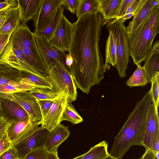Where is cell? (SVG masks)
<instances>
[{"label":"cell","mask_w":159,"mask_h":159,"mask_svg":"<svg viewBox=\"0 0 159 159\" xmlns=\"http://www.w3.org/2000/svg\"><path fill=\"white\" fill-rule=\"evenodd\" d=\"M104 22L102 15L97 10L82 16L75 24L69 51L73 62L69 70L76 88L88 94L100 83L107 69L99 47Z\"/></svg>","instance_id":"cell-1"},{"label":"cell","mask_w":159,"mask_h":159,"mask_svg":"<svg viewBox=\"0 0 159 159\" xmlns=\"http://www.w3.org/2000/svg\"><path fill=\"white\" fill-rule=\"evenodd\" d=\"M152 100L150 90L137 102L119 132L114 138L109 154L122 159L130 147L141 145L145 134L148 113Z\"/></svg>","instance_id":"cell-2"},{"label":"cell","mask_w":159,"mask_h":159,"mask_svg":"<svg viewBox=\"0 0 159 159\" xmlns=\"http://www.w3.org/2000/svg\"><path fill=\"white\" fill-rule=\"evenodd\" d=\"M159 33V5L152 11L142 24L127 36L129 56L137 66L145 61Z\"/></svg>","instance_id":"cell-3"},{"label":"cell","mask_w":159,"mask_h":159,"mask_svg":"<svg viewBox=\"0 0 159 159\" xmlns=\"http://www.w3.org/2000/svg\"><path fill=\"white\" fill-rule=\"evenodd\" d=\"M10 37L21 49L29 72L48 76V70L39 52L33 33L29 26L19 24Z\"/></svg>","instance_id":"cell-4"},{"label":"cell","mask_w":159,"mask_h":159,"mask_svg":"<svg viewBox=\"0 0 159 159\" xmlns=\"http://www.w3.org/2000/svg\"><path fill=\"white\" fill-rule=\"evenodd\" d=\"M35 88L28 79L22 78L20 70L0 61V93L12 94Z\"/></svg>","instance_id":"cell-5"},{"label":"cell","mask_w":159,"mask_h":159,"mask_svg":"<svg viewBox=\"0 0 159 159\" xmlns=\"http://www.w3.org/2000/svg\"><path fill=\"white\" fill-rule=\"evenodd\" d=\"M115 34L116 40V64L115 67L120 78L126 76L129 61V48L126 27L120 19L107 28Z\"/></svg>","instance_id":"cell-6"},{"label":"cell","mask_w":159,"mask_h":159,"mask_svg":"<svg viewBox=\"0 0 159 159\" xmlns=\"http://www.w3.org/2000/svg\"><path fill=\"white\" fill-rule=\"evenodd\" d=\"M48 77L50 80L53 89L60 92L66 86L68 88V102L75 101L77 97V88L71 75L66 65L58 62L48 70Z\"/></svg>","instance_id":"cell-7"},{"label":"cell","mask_w":159,"mask_h":159,"mask_svg":"<svg viewBox=\"0 0 159 159\" xmlns=\"http://www.w3.org/2000/svg\"><path fill=\"white\" fill-rule=\"evenodd\" d=\"M33 33L39 52L47 70L58 62L66 65L65 52L52 45L45 38L34 32Z\"/></svg>","instance_id":"cell-8"},{"label":"cell","mask_w":159,"mask_h":159,"mask_svg":"<svg viewBox=\"0 0 159 159\" xmlns=\"http://www.w3.org/2000/svg\"><path fill=\"white\" fill-rule=\"evenodd\" d=\"M0 96L15 101L25 111L31 121L42 123L43 118L38 101L29 91L12 94L0 93Z\"/></svg>","instance_id":"cell-9"},{"label":"cell","mask_w":159,"mask_h":159,"mask_svg":"<svg viewBox=\"0 0 159 159\" xmlns=\"http://www.w3.org/2000/svg\"><path fill=\"white\" fill-rule=\"evenodd\" d=\"M68 88L60 91L57 98L53 101L47 115L43 118L41 126L51 131L61 123L63 112L68 102Z\"/></svg>","instance_id":"cell-10"},{"label":"cell","mask_w":159,"mask_h":159,"mask_svg":"<svg viewBox=\"0 0 159 159\" xmlns=\"http://www.w3.org/2000/svg\"><path fill=\"white\" fill-rule=\"evenodd\" d=\"M75 24L70 22L63 14L53 36L49 42L63 52H69L73 36Z\"/></svg>","instance_id":"cell-11"},{"label":"cell","mask_w":159,"mask_h":159,"mask_svg":"<svg viewBox=\"0 0 159 159\" xmlns=\"http://www.w3.org/2000/svg\"><path fill=\"white\" fill-rule=\"evenodd\" d=\"M41 124L32 121L29 118L12 122L7 129L8 137L14 145H16L36 131Z\"/></svg>","instance_id":"cell-12"},{"label":"cell","mask_w":159,"mask_h":159,"mask_svg":"<svg viewBox=\"0 0 159 159\" xmlns=\"http://www.w3.org/2000/svg\"><path fill=\"white\" fill-rule=\"evenodd\" d=\"M0 61L7 63L20 70L29 72L21 49L10 37L8 43L0 55Z\"/></svg>","instance_id":"cell-13"},{"label":"cell","mask_w":159,"mask_h":159,"mask_svg":"<svg viewBox=\"0 0 159 159\" xmlns=\"http://www.w3.org/2000/svg\"><path fill=\"white\" fill-rule=\"evenodd\" d=\"M50 131L40 126L39 128L30 136L14 145L20 159H23L31 151L44 147Z\"/></svg>","instance_id":"cell-14"},{"label":"cell","mask_w":159,"mask_h":159,"mask_svg":"<svg viewBox=\"0 0 159 159\" xmlns=\"http://www.w3.org/2000/svg\"><path fill=\"white\" fill-rule=\"evenodd\" d=\"M159 5V0H138L133 18L126 27L127 36L134 32L142 24L151 12Z\"/></svg>","instance_id":"cell-15"},{"label":"cell","mask_w":159,"mask_h":159,"mask_svg":"<svg viewBox=\"0 0 159 159\" xmlns=\"http://www.w3.org/2000/svg\"><path fill=\"white\" fill-rule=\"evenodd\" d=\"M1 117L10 124L20 120L28 119L29 116L19 104L10 99L0 96Z\"/></svg>","instance_id":"cell-16"},{"label":"cell","mask_w":159,"mask_h":159,"mask_svg":"<svg viewBox=\"0 0 159 159\" xmlns=\"http://www.w3.org/2000/svg\"><path fill=\"white\" fill-rule=\"evenodd\" d=\"M63 2V0H43L39 10L32 19L34 31L46 25L58 7L62 5Z\"/></svg>","instance_id":"cell-17"},{"label":"cell","mask_w":159,"mask_h":159,"mask_svg":"<svg viewBox=\"0 0 159 159\" xmlns=\"http://www.w3.org/2000/svg\"><path fill=\"white\" fill-rule=\"evenodd\" d=\"M159 132V120L158 111L153 102L149 111L147 119L145 134L142 146L145 148L151 149L153 139Z\"/></svg>","instance_id":"cell-18"},{"label":"cell","mask_w":159,"mask_h":159,"mask_svg":"<svg viewBox=\"0 0 159 159\" xmlns=\"http://www.w3.org/2000/svg\"><path fill=\"white\" fill-rule=\"evenodd\" d=\"M70 133L68 126L60 123L50 131L44 146V148L48 152L57 151L59 146L66 140Z\"/></svg>","instance_id":"cell-19"},{"label":"cell","mask_w":159,"mask_h":159,"mask_svg":"<svg viewBox=\"0 0 159 159\" xmlns=\"http://www.w3.org/2000/svg\"><path fill=\"white\" fill-rule=\"evenodd\" d=\"M20 14V21L23 25L36 14L39 10L43 0H17Z\"/></svg>","instance_id":"cell-20"},{"label":"cell","mask_w":159,"mask_h":159,"mask_svg":"<svg viewBox=\"0 0 159 159\" xmlns=\"http://www.w3.org/2000/svg\"><path fill=\"white\" fill-rule=\"evenodd\" d=\"M147 74L148 82H151L152 78L159 73V42H155L147 57L143 66Z\"/></svg>","instance_id":"cell-21"},{"label":"cell","mask_w":159,"mask_h":159,"mask_svg":"<svg viewBox=\"0 0 159 159\" xmlns=\"http://www.w3.org/2000/svg\"><path fill=\"white\" fill-rule=\"evenodd\" d=\"M65 7L62 5L56 10L54 14L48 23L42 29L34 32L49 41L53 36L63 14Z\"/></svg>","instance_id":"cell-22"},{"label":"cell","mask_w":159,"mask_h":159,"mask_svg":"<svg viewBox=\"0 0 159 159\" xmlns=\"http://www.w3.org/2000/svg\"><path fill=\"white\" fill-rule=\"evenodd\" d=\"M98 10L103 15L104 25H106L114 17L122 0H97Z\"/></svg>","instance_id":"cell-23"},{"label":"cell","mask_w":159,"mask_h":159,"mask_svg":"<svg viewBox=\"0 0 159 159\" xmlns=\"http://www.w3.org/2000/svg\"><path fill=\"white\" fill-rule=\"evenodd\" d=\"M20 21L18 6L7 11V18L0 28V33L11 34L17 28Z\"/></svg>","instance_id":"cell-24"},{"label":"cell","mask_w":159,"mask_h":159,"mask_svg":"<svg viewBox=\"0 0 159 159\" xmlns=\"http://www.w3.org/2000/svg\"><path fill=\"white\" fill-rule=\"evenodd\" d=\"M109 31V35L106 41L105 51V65L107 69L110 67V65L115 67L116 64V40L114 34L110 30Z\"/></svg>","instance_id":"cell-25"},{"label":"cell","mask_w":159,"mask_h":159,"mask_svg":"<svg viewBox=\"0 0 159 159\" xmlns=\"http://www.w3.org/2000/svg\"><path fill=\"white\" fill-rule=\"evenodd\" d=\"M20 72L22 78L28 79L36 88L53 89L51 82L48 76L24 70H20Z\"/></svg>","instance_id":"cell-26"},{"label":"cell","mask_w":159,"mask_h":159,"mask_svg":"<svg viewBox=\"0 0 159 159\" xmlns=\"http://www.w3.org/2000/svg\"><path fill=\"white\" fill-rule=\"evenodd\" d=\"M148 82L147 74L144 67L141 65H138L133 75L127 81L126 84L130 87H144Z\"/></svg>","instance_id":"cell-27"},{"label":"cell","mask_w":159,"mask_h":159,"mask_svg":"<svg viewBox=\"0 0 159 159\" xmlns=\"http://www.w3.org/2000/svg\"><path fill=\"white\" fill-rule=\"evenodd\" d=\"M110 155L108 143L104 140L90 148L82 159H104Z\"/></svg>","instance_id":"cell-28"},{"label":"cell","mask_w":159,"mask_h":159,"mask_svg":"<svg viewBox=\"0 0 159 159\" xmlns=\"http://www.w3.org/2000/svg\"><path fill=\"white\" fill-rule=\"evenodd\" d=\"M29 91L37 100H45L54 101L57 98L60 93L56 92L53 89L39 88H34Z\"/></svg>","instance_id":"cell-29"},{"label":"cell","mask_w":159,"mask_h":159,"mask_svg":"<svg viewBox=\"0 0 159 159\" xmlns=\"http://www.w3.org/2000/svg\"><path fill=\"white\" fill-rule=\"evenodd\" d=\"M67 120L73 124H76L83 121V119L77 112L71 103L68 102L63 112L61 121Z\"/></svg>","instance_id":"cell-30"},{"label":"cell","mask_w":159,"mask_h":159,"mask_svg":"<svg viewBox=\"0 0 159 159\" xmlns=\"http://www.w3.org/2000/svg\"><path fill=\"white\" fill-rule=\"evenodd\" d=\"M98 5L97 0H80L76 12L77 20L84 15L98 10Z\"/></svg>","instance_id":"cell-31"},{"label":"cell","mask_w":159,"mask_h":159,"mask_svg":"<svg viewBox=\"0 0 159 159\" xmlns=\"http://www.w3.org/2000/svg\"><path fill=\"white\" fill-rule=\"evenodd\" d=\"M151 82V87L150 90L152 102L154 105L156 110L158 111L159 99V73L157 74L152 78Z\"/></svg>","instance_id":"cell-32"},{"label":"cell","mask_w":159,"mask_h":159,"mask_svg":"<svg viewBox=\"0 0 159 159\" xmlns=\"http://www.w3.org/2000/svg\"><path fill=\"white\" fill-rule=\"evenodd\" d=\"M134 0H122L116 14L112 19L106 24L107 28L124 16L128 7Z\"/></svg>","instance_id":"cell-33"},{"label":"cell","mask_w":159,"mask_h":159,"mask_svg":"<svg viewBox=\"0 0 159 159\" xmlns=\"http://www.w3.org/2000/svg\"><path fill=\"white\" fill-rule=\"evenodd\" d=\"M48 153L44 147H42L31 151L23 159H48Z\"/></svg>","instance_id":"cell-34"},{"label":"cell","mask_w":159,"mask_h":159,"mask_svg":"<svg viewBox=\"0 0 159 159\" xmlns=\"http://www.w3.org/2000/svg\"><path fill=\"white\" fill-rule=\"evenodd\" d=\"M138 3V0H134L128 7L124 16L120 19L124 22L127 19L131 18L134 14Z\"/></svg>","instance_id":"cell-35"},{"label":"cell","mask_w":159,"mask_h":159,"mask_svg":"<svg viewBox=\"0 0 159 159\" xmlns=\"http://www.w3.org/2000/svg\"><path fill=\"white\" fill-rule=\"evenodd\" d=\"M80 0H63L62 5L69 10L70 13L74 14L79 7Z\"/></svg>","instance_id":"cell-36"},{"label":"cell","mask_w":159,"mask_h":159,"mask_svg":"<svg viewBox=\"0 0 159 159\" xmlns=\"http://www.w3.org/2000/svg\"><path fill=\"white\" fill-rule=\"evenodd\" d=\"M37 101L39 104L42 115L43 118L49 112L53 103V101L45 100Z\"/></svg>","instance_id":"cell-37"},{"label":"cell","mask_w":159,"mask_h":159,"mask_svg":"<svg viewBox=\"0 0 159 159\" xmlns=\"http://www.w3.org/2000/svg\"><path fill=\"white\" fill-rule=\"evenodd\" d=\"M18 6L17 0H5L0 2V12L9 11Z\"/></svg>","instance_id":"cell-38"},{"label":"cell","mask_w":159,"mask_h":159,"mask_svg":"<svg viewBox=\"0 0 159 159\" xmlns=\"http://www.w3.org/2000/svg\"><path fill=\"white\" fill-rule=\"evenodd\" d=\"M14 145L9 139L7 133L0 139V156Z\"/></svg>","instance_id":"cell-39"},{"label":"cell","mask_w":159,"mask_h":159,"mask_svg":"<svg viewBox=\"0 0 159 159\" xmlns=\"http://www.w3.org/2000/svg\"><path fill=\"white\" fill-rule=\"evenodd\" d=\"M0 159H20L17 150L14 145L4 152L0 156Z\"/></svg>","instance_id":"cell-40"},{"label":"cell","mask_w":159,"mask_h":159,"mask_svg":"<svg viewBox=\"0 0 159 159\" xmlns=\"http://www.w3.org/2000/svg\"><path fill=\"white\" fill-rule=\"evenodd\" d=\"M11 35L0 33V55L8 43Z\"/></svg>","instance_id":"cell-41"},{"label":"cell","mask_w":159,"mask_h":159,"mask_svg":"<svg viewBox=\"0 0 159 159\" xmlns=\"http://www.w3.org/2000/svg\"><path fill=\"white\" fill-rule=\"evenodd\" d=\"M10 124L3 118H0V139L7 133V131Z\"/></svg>","instance_id":"cell-42"},{"label":"cell","mask_w":159,"mask_h":159,"mask_svg":"<svg viewBox=\"0 0 159 159\" xmlns=\"http://www.w3.org/2000/svg\"><path fill=\"white\" fill-rule=\"evenodd\" d=\"M159 152H156L151 149L147 148L141 159H156L157 156Z\"/></svg>","instance_id":"cell-43"},{"label":"cell","mask_w":159,"mask_h":159,"mask_svg":"<svg viewBox=\"0 0 159 159\" xmlns=\"http://www.w3.org/2000/svg\"><path fill=\"white\" fill-rule=\"evenodd\" d=\"M151 149L155 152H159V132L155 134L153 137Z\"/></svg>","instance_id":"cell-44"},{"label":"cell","mask_w":159,"mask_h":159,"mask_svg":"<svg viewBox=\"0 0 159 159\" xmlns=\"http://www.w3.org/2000/svg\"><path fill=\"white\" fill-rule=\"evenodd\" d=\"M5 11L0 12V28L5 21L7 16V11Z\"/></svg>","instance_id":"cell-45"},{"label":"cell","mask_w":159,"mask_h":159,"mask_svg":"<svg viewBox=\"0 0 159 159\" xmlns=\"http://www.w3.org/2000/svg\"><path fill=\"white\" fill-rule=\"evenodd\" d=\"M73 62L72 58L70 54H66L65 57V64L66 67L69 69L71 65Z\"/></svg>","instance_id":"cell-46"},{"label":"cell","mask_w":159,"mask_h":159,"mask_svg":"<svg viewBox=\"0 0 159 159\" xmlns=\"http://www.w3.org/2000/svg\"><path fill=\"white\" fill-rule=\"evenodd\" d=\"M48 159H60L58 156L57 150L54 152H48Z\"/></svg>","instance_id":"cell-47"},{"label":"cell","mask_w":159,"mask_h":159,"mask_svg":"<svg viewBox=\"0 0 159 159\" xmlns=\"http://www.w3.org/2000/svg\"><path fill=\"white\" fill-rule=\"evenodd\" d=\"M85 154V153L75 158L72 159H82L83 157H84Z\"/></svg>","instance_id":"cell-48"},{"label":"cell","mask_w":159,"mask_h":159,"mask_svg":"<svg viewBox=\"0 0 159 159\" xmlns=\"http://www.w3.org/2000/svg\"><path fill=\"white\" fill-rule=\"evenodd\" d=\"M104 159H117L115 158L112 157V156H111L110 155L108 157H106V158H105Z\"/></svg>","instance_id":"cell-49"},{"label":"cell","mask_w":159,"mask_h":159,"mask_svg":"<svg viewBox=\"0 0 159 159\" xmlns=\"http://www.w3.org/2000/svg\"><path fill=\"white\" fill-rule=\"evenodd\" d=\"M1 117V112H0V118Z\"/></svg>","instance_id":"cell-50"},{"label":"cell","mask_w":159,"mask_h":159,"mask_svg":"<svg viewBox=\"0 0 159 159\" xmlns=\"http://www.w3.org/2000/svg\"><path fill=\"white\" fill-rule=\"evenodd\" d=\"M3 1L4 0H0V2H2V1Z\"/></svg>","instance_id":"cell-51"},{"label":"cell","mask_w":159,"mask_h":159,"mask_svg":"<svg viewBox=\"0 0 159 159\" xmlns=\"http://www.w3.org/2000/svg\"><path fill=\"white\" fill-rule=\"evenodd\" d=\"M139 159H141V158H139Z\"/></svg>","instance_id":"cell-52"}]
</instances>
